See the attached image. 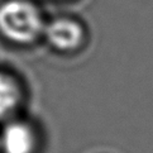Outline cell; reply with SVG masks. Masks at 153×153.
Instances as JSON below:
<instances>
[{"mask_svg":"<svg viewBox=\"0 0 153 153\" xmlns=\"http://www.w3.org/2000/svg\"><path fill=\"white\" fill-rule=\"evenodd\" d=\"M45 30L42 17L34 5L10 0L0 5V33L17 43H30Z\"/></svg>","mask_w":153,"mask_h":153,"instance_id":"1","label":"cell"},{"mask_svg":"<svg viewBox=\"0 0 153 153\" xmlns=\"http://www.w3.org/2000/svg\"><path fill=\"white\" fill-rule=\"evenodd\" d=\"M47 41L61 51H72L82 42V29L74 20L57 19L45 27Z\"/></svg>","mask_w":153,"mask_h":153,"instance_id":"2","label":"cell"},{"mask_svg":"<svg viewBox=\"0 0 153 153\" xmlns=\"http://www.w3.org/2000/svg\"><path fill=\"white\" fill-rule=\"evenodd\" d=\"M34 144L36 139L32 129L20 122L8 124L0 138L3 153H32Z\"/></svg>","mask_w":153,"mask_h":153,"instance_id":"3","label":"cell"},{"mask_svg":"<svg viewBox=\"0 0 153 153\" xmlns=\"http://www.w3.org/2000/svg\"><path fill=\"white\" fill-rule=\"evenodd\" d=\"M19 89L12 77L0 74V119L12 113L19 102Z\"/></svg>","mask_w":153,"mask_h":153,"instance_id":"4","label":"cell"}]
</instances>
